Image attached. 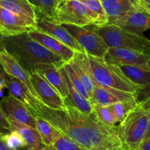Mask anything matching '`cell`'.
Returning <instances> with one entry per match:
<instances>
[{"instance_id": "obj_1", "label": "cell", "mask_w": 150, "mask_h": 150, "mask_svg": "<svg viewBox=\"0 0 150 150\" xmlns=\"http://www.w3.org/2000/svg\"><path fill=\"white\" fill-rule=\"evenodd\" d=\"M29 111L49 122L64 136L86 150H127L117 131L103 124L95 113L84 114L69 104L64 110L48 108L36 100Z\"/></svg>"}, {"instance_id": "obj_2", "label": "cell", "mask_w": 150, "mask_h": 150, "mask_svg": "<svg viewBox=\"0 0 150 150\" xmlns=\"http://www.w3.org/2000/svg\"><path fill=\"white\" fill-rule=\"evenodd\" d=\"M1 42L7 52L30 73H40L50 65L61 67L65 63L61 57L33 40L28 32L14 36H1Z\"/></svg>"}, {"instance_id": "obj_3", "label": "cell", "mask_w": 150, "mask_h": 150, "mask_svg": "<svg viewBox=\"0 0 150 150\" xmlns=\"http://www.w3.org/2000/svg\"><path fill=\"white\" fill-rule=\"evenodd\" d=\"M89 70L96 86L112 88L124 92L136 93L139 85L125 76L120 66L108 64L105 59L88 55Z\"/></svg>"}, {"instance_id": "obj_4", "label": "cell", "mask_w": 150, "mask_h": 150, "mask_svg": "<svg viewBox=\"0 0 150 150\" xmlns=\"http://www.w3.org/2000/svg\"><path fill=\"white\" fill-rule=\"evenodd\" d=\"M150 123V113L136 105L117 127V131L127 149H138L145 139Z\"/></svg>"}, {"instance_id": "obj_5", "label": "cell", "mask_w": 150, "mask_h": 150, "mask_svg": "<svg viewBox=\"0 0 150 150\" xmlns=\"http://www.w3.org/2000/svg\"><path fill=\"white\" fill-rule=\"evenodd\" d=\"M94 26L109 48H127L150 56V40L143 35L127 32L114 24Z\"/></svg>"}, {"instance_id": "obj_6", "label": "cell", "mask_w": 150, "mask_h": 150, "mask_svg": "<svg viewBox=\"0 0 150 150\" xmlns=\"http://www.w3.org/2000/svg\"><path fill=\"white\" fill-rule=\"evenodd\" d=\"M52 21L59 24L86 26H103L102 21L79 0H64L56 10Z\"/></svg>"}, {"instance_id": "obj_7", "label": "cell", "mask_w": 150, "mask_h": 150, "mask_svg": "<svg viewBox=\"0 0 150 150\" xmlns=\"http://www.w3.org/2000/svg\"><path fill=\"white\" fill-rule=\"evenodd\" d=\"M63 26L77 40L86 54L104 59L109 47L95 30L94 25L77 26L64 24Z\"/></svg>"}, {"instance_id": "obj_8", "label": "cell", "mask_w": 150, "mask_h": 150, "mask_svg": "<svg viewBox=\"0 0 150 150\" xmlns=\"http://www.w3.org/2000/svg\"><path fill=\"white\" fill-rule=\"evenodd\" d=\"M0 64L7 76H11L23 83L29 91L31 95L35 100L42 103L32 83L31 73L25 70L3 46L0 50Z\"/></svg>"}, {"instance_id": "obj_9", "label": "cell", "mask_w": 150, "mask_h": 150, "mask_svg": "<svg viewBox=\"0 0 150 150\" xmlns=\"http://www.w3.org/2000/svg\"><path fill=\"white\" fill-rule=\"evenodd\" d=\"M104 59L108 64L117 66L132 65L150 67V56L134 50L109 48Z\"/></svg>"}, {"instance_id": "obj_10", "label": "cell", "mask_w": 150, "mask_h": 150, "mask_svg": "<svg viewBox=\"0 0 150 150\" xmlns=\"http://www.w3.org/2000/svg\"><path fill=\"white\" fill-rule=\"evenodd\" d=\"M0 106L10 121L36 128V120L29 108L21 101L9 95L0 101Z\"/></svg>"}, {"instance_id": "obj_11", "label": "cell", "mask_w": 150, "mask_h": 150, "mask_svg": "<svg viewBox=\"0 0 150 150\" xmlns=\"http://www.w3.org/2000/svg\"><path fill=\"white\" fill-rule=\"evenodd\" d=\"M31 80L42 103L52 109L65 108L64 100L42 75L37 72L31 73Z\"/></svg>"}, {"instance_id": "obj_12", "label": "cell", "mask_w": 150, "mask_h": 150, "mask_svg": "<svg viewBox=\"0 0 150 150\" xmlns=\"http://www.w3.org/2000/svg\"><path fill=\"white\" fill-rule=\"evenodd\" d=\"M37 29L38 31H40L56 38L76 52L85 53L83 48L79 45L77 40L72 36L71 34L65 29L63 25L59 24L56 22L38 15Z\"/></svg>"}, {"instance_id": "obj_13", "label": "cell", "mask_w": 150, "mask_h": 150, "mask_svg": "<svg viewBox=\"0 0 150 150\" xmlns=\"http://www.w3.org/2000/svg\"><path fill=\"white\" fill-rule=\"evenodd\" d=\"M90 101L92 105L99 104L103 105H109L122 102H136V93H130L112 88L96 86Z\"/></svg>"}, {"instance_id": "obj_14", "label": "cell", "mask_w": 150, "mask_h": 150, "mask_svg": "<svg viewBox=\"0 0 150 150\" xmlns=\"http://www.w3.org/2000/svg\"><path fill=\"white\" fill-rule=\"evenodd\" d=\"M37 30L23 19L0 6V35L10 37Z\"/></svg>"}, {"instance_id": "obj_15", "label": "cell", "mask_w": 150, "mask_h": 150, "mask_svg": "<svg viewBox=\"0 0 150 150\" xmlns=\"http://www.w3.org/2000/svg\"><path fill=\"white\" fill-rule=\"evenodd\" d=\"M28 34L33 40L39 42L50 51L61 57L65 62H69L74 58L76 51L51 35L38 30L29 32Z\"/></svg>"}, {"instance_id": "obj_16", "label": "cell", "mask_w": 150, "mask_h": 150, "mask_svg": "<svg viewBox=\"0 0 150 150\" xmlns=\"http://www.w3.org/2000/svg\"><path fill=\"white\" fill-rule=\"evenodd\" d=\"M114 25L127 32L142 35L150 29V14L139 10H133L117 20Z\"/></svg>"}, {"instance_id": "obj_17", "label": "cell", "mask_w": 150, "mask_h": 150, "mask_svg": "<svg viewBox=\"0 0 150 150\" xmlns=\"http://www.w3.org/2000/svg\"><path fill=\"white\" fill-rule=\"evenodd\" d=\"M0 6L14 13L29 26L38 30V13L29 0H0Z\"/></svg>"}, {"instance_id": "obj_18", "label": "cell", "mask_w": 150, "mask_h": 150, "mask_svg": "<svg viewBox=\"0 0 150 150\" xmlns=\"http://www.w3.org/2000/svg\"><path fill=\"white\" fill-rule=\"evenodd\" d=\"M100 1L108 16V24H114L130 12L139 10L136 0H100Z\"/></svg>"}, {"instance_id": "obj_19", "label": "cell", "mask_w": 150, "mask_h": 150, "mask_svg": "<svg viewBox=\"0 0 150 150\" xmlns=\"http://www.w3.org/2000/svg\"><path fill=\"white\" fill-rule=\"evenodd\" d=\"M68 63H70L79 79H81L91 99L96 85L89 70L87 54L86 53L76 52L74 58Z\"/></svg>"}, {"instance_id": "obj_20", "label": "cell", "mask_w": 150, "mask_h": 150, "mask_svg": "<svg viewBox=\"0 0 150 150\" xmlns=\"http://www.w3.org/2000/svg\"><path fill=\"white\" fill-rule=\"evenodd\" d=\"M40 74L42 75L47 81L59 92L64 100L69 96V89L67 83L62 73L60 67L50 65L41 70Z\"/></svg>"}, {"instance_id": "obj_21", "label": "cell", "mask_w": 150, "mask_h": 150, "mask_svg": "<svg viewBox=\"0 0 150 150\" xmlns=\"http://www.w3.org/2000/svg\"><path fill=\"white\" fill-rule=\"evenodd\" d=\"M5 80L10 95L24 104L29 110L32 109L37 100L31 95L26 86L17 79L7 75L5 76Z\"/></svg>"}, {"instance_id": "obj_22", "label": "cell", "mask_w": 150, "mask_h": 150, "mask_svg": "<svg viewBox=\"0 0 150 150\" xmlns=\"http://www.w3.org/2000/svg\"><path fill=\"white\" fill-rule=\"evenodd\" d=\"M60 70H61L63 76H64V79H65L66 82H67L69 89L68 98L64 100L65 104H69V105H73L75 108H76L80 111L84 113V114H89L93 113V107H92V104L91 101L83 98L73 87V84L70 82V79H69L68 76L66 73L63 66L60 67Z\"/></svg>"}, {"instance_id": "obj_23", "label": "cell", "mask_w": 150, "mask_h": 150, "mask_svg": "<svg viewBox=\"0 0 150 150\" xmlns=\"http://www.w3.org/2000/svg\"><path fill=\"white\" fill-rule=\"evenodd\" d=\"M10 122L11 124V131H16L20 134L26 142L27 145L26 149H39L45 146L42 144L39 132L36 128L13 121Z\"/></svg>"}, {"instance_id": "obj_24", "label": "cell", "mask_w": 150, "mask_h": 150, "mask_svg": "<svg viewBox=\"0 0 150 150\" xmlns=\"http://www.w3.org/2000/svg\"><path fill=\"white\" fill-rule=\"evenodd\" d=\"M36 129L39 132L42 142L45 146L54 145V144L63 136L62 133L57 130L49 122L39 117H35Z\"/></svg>"}, {"instance_id": "obj_25", "label": "cell", "mask_w": 150, "mask_h": 150, "mask_svg": "<svg viewBox=\"0 0 150 150\" xmlns=\"http://www.w3.org/2000/svg\"><path fill=\"white\" fill-rule=\"evenodd\" d=\"M120 67L125 76L136 84L144 86L150 83V67L132 65H122Z\"/></svg>"}, {"instance_id": "obj_26", "label": "cell", "mask_w": 150, "mask_h": 150, "mask_svg": "<svg viewBox=\"0 0 150 150\" xmlns=\"http://www.w3.org/2000/svg\"><path fill=\"white\" fill-rule=\"evenodd\" d=\"M35 7L38 16L52 21L55 16L56 10L62 0H29Z\"/></svg>"}, {"instance_id": "obj_27", "label": "cell", "mask_w": 150, "mask_h": 150, "mask_svg": "<svg viewBox=\"0 0 150 150\" xmlns=\"http://www.w3.org/2000/svg\"><path fill=\"white\" fill-rule=\"evenodd\" d=\"M137 103H117L108 105L113 117L117 126L125 120L129 111L136 105Z\"/></svg>"}, {"instance_id": "obj_28", "label": "cell", "mask_w": 150, "mask_h": 150, "mask_svg": "<svg viewBox=\"0 0 150 150\" xmlns=\"http://www.w3.org/2000/svg\"><path fill=\"white\" fill-rule=\"evenodd\" d=\"M92 107H93V112L103 124L111 128H117V125L116 124L115 120L113 117L108 105L93 104Z\"/></svg>"}, {"instance_id": "obj_29", "label": "cell", "mask_w": 150, "mask_h": 150, "mask_svg": "<svg viewBox=\"0 0 150 150\" xmlns=\"http://www.w3.org/2000/svg\"><path fill=\"white\" fill-rule=\"evenodd\" d=\"M63 67H64L66 73H67V76H68L69 79H70V82H71V83L73 84V87H74L75 89L79 92V93L81 95H82L83 98H86V100H90V97H89L86 88L84 87L83 83L81 82V79H79L78 75L76 74L75 70H73L72 66L70 64V63L65 62L64 64V65H63Z\"/></svg>"}, {"instance_id": "obj_30", "label": "cell", "mask_w": 150, "mask_h": 150, "mask_svg": "<svg viewBox=\"0 0 150 150\" xmlns=\"http://www.w3.org/2000/svg\"><path fill=\"white\" fill-rule=\"evenodd\" d=\"M2 139L10 149L12 150H21L27 148L26 142L18 132L10 131L2 135Z\"/></svg>"}, {"instance_id": "obj_31", "label": "cell", "mask_w": 150, "mask_h": 150, "mask_svg": "<svg viewBox=\"0 0 150 150\" xmlns=\"http://www.w3.org/2000/svg\"><path fill=\"white\" fill-rule=\"evenodd\" d=\"M81 2L83 3L88 9L91 10L92 13L98 16L102 21L103 25H106L108 23V16L104 10L103 4L100 0H79Z\"/></svg>"}, {"instance_id": "obj_32", "label": "cell", "mask_w": 150, "mask_h": 150, "mask_svg": "<svg viewBox=\"0 0 150 150\" xmlns=\"http://www.w3.org/2000/svg\"><path fill=\"white\" fill-rule=\"evenodd\" d=\"M137 103L150 113V83L140 86L136 92Z\"/></svg>"}, {"instance_id": "obj_33", "label": "cell", "mask_w": 150, "mask_h": 150, "mask_svg": "<svg viewBox=\"0 0 150 150\" xmlns=\"http://www.w3.org/2000/svg\"><path fill=\"white\" fill-rule=\"evenodd\" d=\"M54 146L57 150H86L64 135L54 144Z\"/></svg>"}, {"instance_id": "obj_34", "label": "cell", "mask_w": 150, "mask_h": 150, "mask_svg": "<svg viewBox=\"0 0 150 150\" xmlns=\"http://www.w3.org/2000/svg\"><path fill=\"white\" fill-rule=\"evenodd\" d=\"M11 131V124L0 106V134L4 135Z\"/></svg>"}, {"instance_id": "obj_35", "label": "cell", "mask_w": 150, "mask_h": 150, "mask_svg": "<svg viewBox=\"0 0 150 150\" xmlns=\"http://www.w3.org/2000/svg\"><path fill=\"white\" fill-rule=\"evenodd\" d=\"M139 10L150 14V0H138Z\"/></svg>"}, {"instance_id": "obj_36", "label": "cell", "mask_w": 150, "mask_h": 150, "mask_svg": "<svg viewBox=\"0 0 150 150\" xmlns=\"http://www.w3.org/2000/svg\"><path fill=\"white\" fill-rule=\"evenodd\" d=\"M138 150H150V139L144 140Z\"/></svg>"}, {"instance_id": "obj_37", "label": "cell", "mask_w": 150, "mask_h": 150, "mask_svg": "<svg viewBox=\"0 0 150 150\" xmlns=\"http://www.w3.org/2000/svg\"><path fill=\"white\" fill-rule=\"evenodd\" d=\"M0 150H12L7 146L4 141L3 140L1 134H0Z\"/></svg>"}, {"instance_id": "obj_38", "label": "cell", "mask_w": 150, "mask_h": 150, "mask_svg": "<svg viewBox=\"0 0 150 150\" xmlns=\"http://www.w3.org/2000/svg\"><path fill=\"white\" fill-rule=\"evenodd\" d=\"M4 88H7V83H6L5 79L0 81V96L2 95L3 89H4Z\"/></svg>"}, {"instance_id": "obj_39", "label": "cell", "mask_w": 150, "mask_h": 150, "mask_svg": "<svg viewBox=\"0 0 150 150\" xmlns=\"http://www.w3.org/2000/svg\"><path fill=\"white\" fill-rule=\"evenodd\" d=\"M26 150H57L54 145H51V146H43L42 148L39 149H26Z\"/></svg>"}, {"instance_id": "obj_40", "label": "cell", "mask_w": 150, "mask_h": 150, "mask_svg": "<svg viewBox=\"0 0 150 150\" xmlns=\"http://www.w3.org/2000/svg\"><path fill=\"white\" fill-rule=\"evenodd\" d=\"M1 35H0V50H1V48H2V45H1ZM0 73H3V74H4V75H6L5 73H4V70H3L2 67H1V64H0Z\"/></svg>"}, {"instance_id": "obj_41", "label": "cell", "mask_w": 150, "mask_h": 150, "mask_svg": "<svg viewBox=\"0 0 150 150\" xmlns=\"http://www.w3.org/2000/svg\"><path fill=\"white\" fill-rule=\"evenodd\" d=\"M5 76L6 75H4L3 73H0V81L2 80V79H5Z\"/></svg>"}, {"instance_id": "obj_42", "label": "cell", "mask_w": 150, "mask_h": 150, "mask_svg": "<svg viewBox=\"0 0 150 150\" xmlns=\"http://www.w3.org/2000/svg\"><path fill=\"white\" fill-rule=\"evenodd\" d=\"M127 150H135V149H127ZM136 150H138V149H136Z\"/></svg>"}, {"instance_id": "obj_43", "label": "cell", "mask_w": 150, "mask_h": 150, "mask_svg": "<svg viewBox=\"0 0 150 150\" xmlns=\"http://www.w3.org/2000/svg\"><path fill=\"white\" fill-rule=\"evenodd\" d=\"M136 1H138V0H136Z\"/></svg>"}, {"instance_id": "obj_44", "label": "cell", "mask_w": 150, "mask_h": 150, "mask_svg": "<svg viewBox=\"0 0 150 150\" xmlns=\"http://www.w3.org/2000/svg\"><path fill=\"white\" fill-rule=\"evenodd\" d=\"M62 1H64V0H62Z\"/></svg>"}, {"instance_id": "obj_45", "label": "cell", "mask_w": 150, "mask_h": 150, "mask_svg": "<svg viewBox=\"0 0 150 150\" xmlns=\"http://www.w3.org/2000/svg\"><path fill=\"white\" fill-rule=\"evenodd\" d=\"M149 65H150V64H149Z\"/></svg>"}]
</instances>
